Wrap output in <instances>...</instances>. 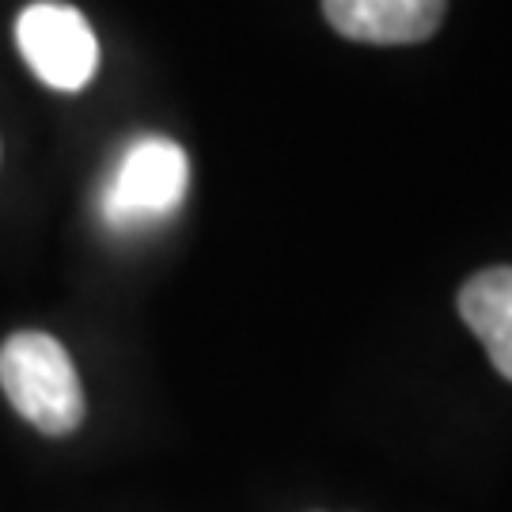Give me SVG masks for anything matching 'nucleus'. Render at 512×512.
I'll list each match as a JSON object with an SVG mask.
<instances>
[{"label":"nucleus","mask_w":512,"mask_h":512,"mask_svg":"<svg viewBox=\"0 0 512 512\" xmlns=\"http://www.w3.org/2000/svg\"><path fill=\"white\" fill-rule=\"evenodd\" d=\"M0 387L19 418L46 437H69L84 421V387L73 357L42 330H16L0 346Z\"/></svg>","instance_id":"1"},{"label":"nucleus","mask_w":512,"mask_h":512,"mask_svg":"<svg viewBox=\"0 0 512 512\" xmlns=\"http://www.w3.org/2000/svg\"><path fill=\"white\" fill-rule=\"evenodd\" d=\"M190 190V160L171 137H137L118 156L99 194V213L114 232H141L175 217Z\"/></svg>","instance_id":"2"},{"label":"nucleus","mask_w":512,"mask_h":512,"mask_svg":"<svg viewBox=\"0 0 512 512\" xmlns=\"http://www.w3.org/2000/svg\"><path fill=\"white\" fill-rule=\"evenodd\" d=\"M16 42L31 73L54 92H80L99 73V38L80 8L38 0L16 19Z\"/></svg>","instance_id":"3"},{"label":"nucleus","mask_w":512,"mask_h":512,"mask_svg":"<svg viewBox=\"0 0 512 512\" xmlns=\"http://www.w3.org/2000/svg\"><path fill=\"white\" fill-rule=\"evenodd\" d=\"M323 12L342 38L372 46H406L437 35L448 0H323Z\"/></svg>","instance_id":"4"},{"label":"nucleus","mask_w":512,"mask_h":512,"mask_svg":"<svg viewBox=\"0 0 512 512\" xmlns=\"http://www.w3.org/2000/svg\"><path fill=\"white\" fill-rule=\"evenodd\" d=\"M459 315L512 384V266H494L471 277L459 289Z\"/></svg>","instance_id":"5"}]
</instances>
